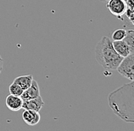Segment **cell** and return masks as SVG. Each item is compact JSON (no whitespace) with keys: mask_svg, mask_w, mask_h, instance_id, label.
<instances>
[{"mask_svg":"<svg viewBox=\"0 0 134 131\" xmlns=\"http://www.w3.org/2000/svg\"><path fill=\"white\" fill-rule=\"evenodd\" d=\"M126 35V30L122 29V28L117 29L116 30H114V33H112V40L114 41L123 40L125 38Z\"/></svg>","mask_w":134,"mask_h":131,"instance_id":"13","label":"cell"},{"mask_svg":"<svg viewBox=\"0 0 134 131\" xmlns=\"http://www.w3.org/2000/svg\"><path fill=\"white\" fill-rule=\"evenodd\" d=\"M100 2H104V3H107L108 2L109 0H100Z\"/></svg>","mask_w":134,"mask_h":131,"instance_id":"17","label":"cell"},{"mask_svg":"<svg viewBox=\"0 0 134 131\" xmlns=\"http://www.w3.org/2000/svg\"><path fill=\"white\" fill-rule=\"evenodd\" d=\"M124 40L128 45L130 53H134V30H126V35Z\"/></svg>","mask_w":134,"mask_h":131,"instance_id":"11","label":"cell"},{"mask_svg":"<svg viewBox=\"0 0 134 131\" xmlns=\"http://www.w3.org/2000/svg\"><path fill=\"white\" fill-rule=\"evenodd\" d=\"M117 71L122 77L134 80V53H130L126 57L124 58L120 64L117 67Z\"/></svg>","mask_w":134,"mask_h":131,"instance_id":"3","label":"cell"},{"mask_svg":"<svg viewBox=\"0 0 134 131\" xmlns=\"http://www.w3.org/2000/svg\"><path fill=\"white\" fill-rule=\"evenodd\" d=\"M9 92L12 95L16 96H21L24 92V90H22V88L18 85L15 83H12L10 86H9Z\"/></svg>","mask_w":134,"mask_h":131,"instance_id":"12","label":"cell"},{"mask_svg":"<svg viewBox=\"0 0 134 131\" xmlns=\"http://www.w3.org/2000/svg\"><path fill=\"white\" fill-rule=\"evenodd\" d=\"M33 80V76L31 74H28V75H22V76L17 77L13 82L19 85L22 88V90H25L31 85Z\"/></svg>","mask_w":134,"mask_h":131,"instance_id":"10","label":"cell"},{"mask_svg":"<svg viewBox=\"0 0 134 131\" xmlns=\"http://www.w3.org/2000/svg\"><path fill=\"white\" fill-rule=\"evenodd\" d=\"M106 6L113 15L119 18L125 14L127 8L126 0H109Z\"/></svg>","mask_w":134,"mask_h":131,"instance_id":"4","label":"cell"},{"mask_svg":"<svg viewBox=\"0 0 134 131\" xmlns=\"http://www.w3.org/2000/svg\"><path fill=\"white\" fill-rule=\"evenodd\" d=\"M113 46H114V49L116 50V52L123 58L126 57L127 55H129L130 54V48L124 40L114 41L113 42Z\"/></svg>","mask_w":134,"mask_h":131,"instance_id":"9","label":"cell"},{"mask_svg":"<svg viewBox=\"0 0 134 131\" xmlns=\"http://www.w3.org/2000/svg\"><path fill=\"white\" fill-rule=\"evenodd\" d=\"M108 100L114 115L126 123H134V80L111 92Z\"/></svg>","mask_w":134,"mask_h":131,"instance_id":"1","label":"cell"},{"mask_svg":"<svg viewBox=\"0 0 134 131\" xmlns=\"http://www.w3.org/2000/svg\"><path fill=\"white\" fill-rule=\"evenodd\" d=\"M44 105V102L40 96L38 97L28 100H23L22 108L24 110H31L35 111H40Z\"/></svg>","mask_w":134,"mask_h":131,"instance_id":"5","label":"cell"},{"mask_svg":"<svg viewBox=\"0 0 134 131\" xmlns=\"http://www.w3.org/2000/svg\"><path fill=\"white\" fill-rule=\"evenodd\" d=\"M5 104L9 110L12 111H18L22 108L23 99L21 96H16L10 94L5 99Z\"/></svg>","mask_w":134,"mask_h":131,"instance_id":"7","label":"cell"},{"mask_svg":"<svg viewBox=\"0 0 134 131\" xmlns=\"http://www.w3.org/2000/svg\"><path fill=\"white\" fill-rule=\"evenodd\" d=\"M22 119L25 123L30 126H34L40 122L41 115L38 111L31 110H25L22 113Z\"/></svg>","mask_w":134,"mask_h":131,"instance_id":"8","label":"cell"},{"mask_svg":"<svg viewBox=\"0 0 134 131\" xmlns=\"http://www.w3.org/2000/svg\"><path fill=\"white\" fill-rule=\"evenodd\" d=\"M128 8H134V0H126Z\"/></svg>","mask_w":134,"mask_h":131,"instance_id":"15","label":"cell"},{"mask_svg":"<svg viewBox=\"0 0 134 131\" xmlns=\"http://www.w3.org/2000/svg\"><path fill=\"white\" fill-rule=\"evenodd\" d=\"M131 22H132V24H133L134 25V20H133V21H131Z\"/></svg>","mask_w":134,"mask_h":131,"instance_id":"18","label":"cell"},{"mask_svg":"<svg viewBox=\"0 0 134 131\" xmlns=\"http://www.w3.org/2000/svg\"><path fill=\"white\" fill-rule=\"evenodd\" d=\"M95 58L105 70H117L124 58L114 48L113 42L108 36H103L95 46Z\"/></svg>","mask_w":134,"mask_h":131,"instance_id":"2","label":"cell"},{"mask_svg":"<svg viewBox=\"0 0 134 131\" xmlns=\"http://www.w3.org/2000/svg\"><path fill=\"white\" fill-rule=\"evenodd\" d=\"M125 15L126 17L130 21H133L134 20V8H128L127 7L125 11Z\"/></svg>","mask_w":134,"mask_h":131,"instance_id":"14","label":"cell"},{"mask_svg":"<svg viewBox=\"0 0 134 131\" xmlns=\"http://www.w3.org/2000/svg\"><path fill=\"white\" fill-rule=\"evenodd\" d=\"M40 96H41V92H40L39 85L35 80H33L31 85L27 89L24 90L21 97L23 100H28V99L37 98Z\"/></svg>","mask_w":134,"mask_h":131,"instance_id":"6","label":"cell"},{"mask_svg":"<svg viewBox=\"0 0 134 131\" xmlns=\"http://www.w3.org/2000/svg\"><path fill=\"white\" fill-rule=\"evenodd\" d=\"M2 66H3V59L2 58L1 55H0V73L2 70Z\"/></svg>","mask_w":134,"mask_h":131,"instance_id":"16","label":"cell"}]
</instances>
